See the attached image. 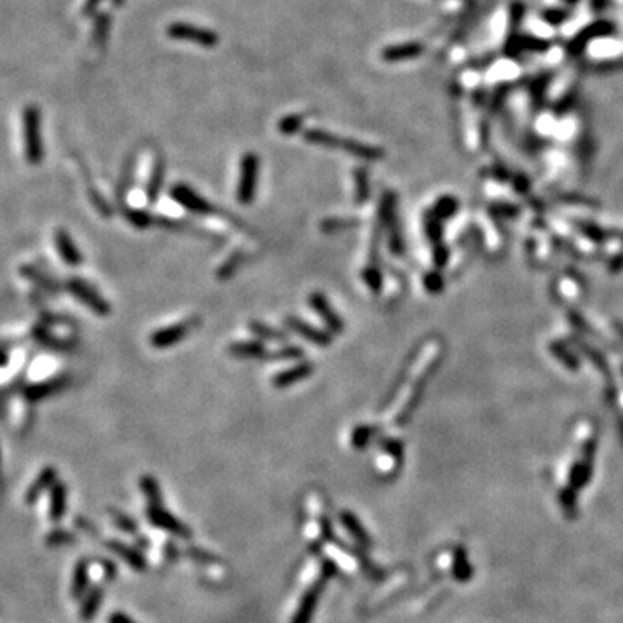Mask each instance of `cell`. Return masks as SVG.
I'll list each match as a JSON object with an SVG mask.
<instances>
[{"instance_id": "cell-16", "label": "cell", "mask_w": 623, "mask_h": 623, "mask_svg": "<svg viewBox=\"0 0 623 623\" xmlns=\"http://www.w3.org/2000/svg\"><path fill=\"white\" fill-rule=\"evenodd\" d=\"M109 549L115 551L116 554H118L121 559H125V561L130 564L134 570H137V571L146 570V559H144L142 556H140L135 549H130V547L125 546V544H120V542H111L109 544Z\"/></svg>"}, {"instance_id": "cell-9", "label": "cell", "mask_w": 623, "mask_h": 623, "mask_svg": "<svg viewBox=\"0 0 623 623\" xmlns=\"http://www.w3.org/2000/svg\"><path fill=\"white\" fill-rule=\"evenodd\" d=\"M322 585H324V580H320V583H315V585L310 587L307 593L303 594L301 597L300 606H298L295 617H293L291 623H310L313 613H315V606L319 602L320 593H322Z\"/></svg>"}, {"instance_id": "cell-13", "label": "cell", "mask_w": 623, "mask_h": 623, "mask_svg": "<svg viewBox=\"0 0 623 623\" xmlns=\"http://www.w3.org/2000/svg\"><path fill=\"white\" fill-rule=\"evenodd\" d=\"M229 354L237 359H270V352L258 342H237L229 344Z\"/></svg>"}, {"instance_id": "cell-28", "label": "cell", "mask_w": 623, "mask_h": 623, "mask_svg": "<svg viewBox=\"0 0 623 623\" xmlns=\"http://www.w3.org/2000/svg\"><path fill=\"white\" fill-rule=\"evenodd\" d=\"M303 357V350L298 347H281L277 352H272L270 360H298Z\"/></svg>"}, {"instance_id": "cell-36", "label": "cell", "mask_w": 623, "mask_h": 623, "mask_svg": "<svg viewBox=\"0 0 623 623\" xmlns=\"http://www.w3.org/2000/svg\"><path fill=\"white\" fill-rule=\"evenodd\" d=\"M109 623H134V622L123 613H113L111 617H109Z\"/></svg>"}, {"instance_id": "cell-25", "label": "cell", "mask_w": 623, "mask_h": 623, "mask_svg": "<svg viewBox=\"0 0 623 623\" xmlns=\"http://www.w3.org/2000/svg\"><path fill=\"white\" fill-rule=\"evenodd\" d=\"M372 433H374V431H372L371 426H357L354 433H352V445H354V449L357 450L366 449V447L369 445Z\"/></svg>"}, {"instance_id": "cell-7", "label": "cell", "mask_w": 623, "mask_h": 623, "mask_svg": "<svg viewBox=\"0 0 623 623\" xmlns=\"http://www.w3.org/2000/svg\"><path fill=\"white\" fill-rule=\"evenodd\" d=\"M284 324L288 326V329H291L293 332H296L298 336L305 338L307 342H310L313 344H319V347H327L332 342V336L329 332L322 331V329H317L310 326V324L303 322L301 319L298 317H286Z\"/></svg>"}, {"instance_id": "cell-38", "label": "cell", "mask_w": 623, "mask_h": 623, "mask_svg": "<svg viewBox=\"0 0 623 623\" xmlns=\"http://www.w3.org/2000/svg\"><path fill=\"white\" fill-rule=\"evenodd\" d=\"M444 249H445V248H444ZM444 249L438 248L437 252H434V262H437V265H445V262H447V252H444Z\"/></svg>"}, {"instance_id": "cell-29", "label": "cell", "mask_w": 623, "mask_h": 623, "mask_svg": "<svg viewBox=\"0 0 623 623\" xmlns=\"http://www.w3.org/2000/svg\"><path fill=\"white\" fill-rule=\"evenodd\" d=\"M454 210H456V199L449 198V196H447V198H442L440 201L434 205V213H437L438 218L449 217V215L454 213Z\"/></svg>"}, {"instance_id": "cell-30", "label": "cell", "mask_w": 623, "mask_h": 623, "mask_svg": "<svg viewBox=\"0 0 623 623\" xmlns=\"http://www.w3.org/2000/svg\"><path fill=\"white\" fill-rule=\"evenodd\" d=\"M111 516H113V520H115L116 527H118L120 530L127 532V534H134V532L137 530V527H135L134 520L128 518V516L121 515V512H118V511H113V515H111Z\"/></svg>"}, {"instance_id": "cell-1", "label": "cell", "mask_w": 623, "mask_h": 623, "mask_svg": "<svg viewBox=\"0 0 623 623\" xmlns=\"http://www.w3.org/2000/svg\"><path fill=\"white\" fill-rule=\"evenodd\" d=\"M305 139H307L308 142L317 144V146L343 149V151H347L348 155L355 156V158L369 159V162H374V159L383 158L381 149L367 146V144L355 142V140H350V139H342V137L332 135V134H329V132H324V130H308L307 134H305Z\"/></svg>"}, {"instance_id": "cell-22", "label": "cell", "mask_w": 623, "mask_h": 623, "mask_svg": "<svg viewBox=\"0 0 623 623\" xmlns=\"http://www.w3.org/2000/svg\"><path fill=\"white\" fill-rule=\"evenodd\" d=\"M369 198V180H367V172L364 168H359L355 172V203H366Z\"/></svg>"}, {"instance_id": "cell-32", "label": "cell", "mask_w": 623, "mask_h": 623, "mask_svg": "<svg viewBox=\"0 0 623 623\" xmlns=\"http://www.w3.org/2000/svg\"><path fill=\"white\" fill-rule=\"evenodd\" d=\"M239 262H241V257H239V254H234V257H230L229 260H227V264L223 265L220 270H218V279H227V277L232 276L234 270L237 269Z\"/></svg>"}, {"instance_id": "cell-18", "label": "cell", "mask_w": 623, "mask_h": 623, "mask_svg": "<svg viewBox=\"0 0 623 623\" xmlns=\"http://www.w3.org/2000/svg\"><path fill=\"white\" fill-rule=\"evenodd\" d=\"M87 583H89V566L85 561H80L73 571L72 597L80 599L82 594H84L85 589H87Z\"/></svg>"}, {"instance_id": "cell-4", "label": "cell", "mask_w": 623, "mask_h": 623, "mask_svg": "<svg viewBox=\"0 0 623 623\" xmlns=\"http://www.w3.org/2000/svg\"><path fill=\"white\" fill-rule=\"evenodd\" d=\"M68 289L72 291L74 298H78L82 303L87 305L92 312L99 313V315H108L111 312V305L92 286H89L87 282H84L82 279H72L68 282Z\"/></svg>"}, {"instance_id": "cell-8", "label": "cell", "mask_w": 623, "mask_h": 623, "mask_svg": "<svg viewBox=\"0 0 623 623\" xmlns=\"http://www.w3.org/2000/svg\"><path fill=\"white\" fill-rule=\"evenodd\" d=\"M308 301H310L313 310H315L320 317H322V320H324V322H326V326L329 327V331L335 332V335H339V332H343L344 324H343L342 317H339L338 313H336V310L331 307V303H329L327 298L324 296L322 293H312L310 298H308Z\"/></svg>"}, {"instance_id": "cell-31", "label": "cell", "mask_w": 623, "mask_h": 623, "mask_svg": "<svg viewBox=\"0 0 623 623\" xmlns=\"http://www.w3.org/2000/svg\"><path fill=\"white\" fill-rule=\"evenodd\" d=\"M301 120H303L301 116H288V118H284L281 121V125H279L281 132L282 134H295L298 128H300Z\"/></svg>"}, {"instance_id": "cell-37", "label": "cell", "mask_w": 623, "mask_h": 623, "mask_svg": "<svg viewBox=\"0 0 623 623\" xmlns=\"http://www.w3.org/2000/svg\"><path fill=\"white\" fill-rule=\"evenodd\" d=\"M336 573V566L335 564H332L331 561H326L324 563V568H322V580H326V578H329V577H332V575Z\"/></svg>"}, {"instance_id": "cell-27", "label": "cell", "mask_w": 623, "mask_h": 623, "mask_svg": "<svg viewBox=\"0 0 623 623\" xmlns=\"http://www.w3.org/2000/svg\"><path fill=\"white\" fill-rule=\"evenodd\" d=\"M127 217H128V220H130L132 225L137 227V229H147V227L152 223L151 215H149L147 211H142V210H128Z\"/></svg>"}, {"instance_id": "cell-33", "label": "cell", "mask_w": 623, "mask_h": 623, "mask_svg": "<svg viewBox=\"0 0 623 623\" xmlns=\"http://www.w3.org/2000/svg\"><path fill=\"white\" fill-rule=\"evenodd\" d=\"M425 284L431 293H437L444 288V281H442V277L438 274H428L425 279Z\"/></svg>"}, {"instance_id": "cell-19", "label": "cell", "mask_w": 623, "mask_h": 623, "mask_svg": "<svg viewBox=\"0 0 623 623\" xmlns=\"http://www.w3.org/2000/svg\"><path fill=\"white\" fill-rule=\"evenodd\" d=\"M101 602H103V589H101V587H96V589L90 590L89 595H85L84 602H82V610H80L82 618H84V620H90V618L97 613Z\"/></svg>"}, {"instance_id": "cell-14", "label": "cell", "mask_w": 623, "mask_h": 623, "mask_svg": "<svg viewBox=\"0 0 623 623\" xmlns=\"http://www.w3.org/2000/svg\"><path fill=\"white\" fill-rule=\"evenodd\" d=\"M56 476H57L56 471H54L52 468L44 469V471L38 475L37 480L31 483L28 492H26V503H35V500L38 499V495H40V493L44 492L47 487H49V485L56 483Z\"/></svg>"}, {"instance_id": "cell-26", "label": "cell", "mask_w": 623, "mask_h": 623, "mask_svg": "<svg viewBox=\"0 0 623 623\" xmlns=\"http://www.w3.org/2000/svg\"><path fill=\"white\" fill-rule=\"evenodd\" d=\"M362 277H364V281H366V284L372 289V293H379V289H381V284H383V279H381V272H379L378 267L371 265V267L364 269Z\"/></svg>"}, {"instance_id": "cell-6", "label": "cell", "mask_w": 623, "mask_h": 623, "mask_svg": "<svg viewBox=\"0 0 623 623\" xmlns=\"http://www.w3.org/2000/svg\"><path fill=\"white\" fill-rule=\"evenodd\" d=\"M147 518L152 524H156V527L162 528V530L170 532V534L177 537H186V539H189L191 537L189 528H187L182 521L175 518V516H172L170 512L162 509V505H151V507L147 509Z\"/></svg>"}, {"instance_id": "cell-21", "label": "cell", "mask_w": 623, "mask_h": 623, "mask_svg": "<svg viewBox=\"0 0 623 623\" xmlns=\"http://www.w3.org/2000/svg\"><path fill=\"white\" fill-rule=\"evenodd\" d=\"M163 175H164V167L162 163V159H158L155 164V170L151 174V180L147 184V198L149 201H156L158 198L159 189H162V184H163Z\"/></svg>"}, {"instance_id": "cell-15", "label": "cell", "mask_w": 623, "mask_h": 623, "mask_svg": "<svg viewBox=\"0 0 623 623\" xmlns=\"http://www.w3.org/2000/svg\"><path fill=\"white\" fill-rule=\"evenodd\" d=\"M66 511V487L61 481H56L50 490V518L60 521Z\"/></svg>"}, {"instance_id": "cell-34", "label": "cell", "mask_w": 623, "mask_h": 623, "mask_svg": "<svg viewBox=\"0 0 623 623\" xmlns=\"http://www.w3.org/2000/svg\"><path fill=\"white\" fill-rule=\"evenodd\" d=\"M72 539H73V537L69 535V534H66V532L56 530V532H54V534H50L49 537H47V542H49L50 546H60V544L72 542Z\"/></svg>"}, {"instance_id": "cell-2", "label": "cell", "mask_w": 623, "mask_h": 623, "mask_svg": "<svg viewBox=\"0 0 623 623\" xmlns=\"http://www.w3.org/2000/svg\"><path fill=\"white\" fill-rule=\"evenodd\" d=\"M258 167L260 159L253 152L245 155L241 162V180L237 186V201L241 205H249L254 199L257 193V180H258Z\"/></svg>"}, {"instance_id": "cell-20", "label": "cell", "mask_w": 623, "mask_h": 623, "mask_svg": "<svg viewBox=\"0 0 623 623\" xmlns=\"http://www.w3.org/2000/svg\"><path fill=\"white\" fill-rule=\"evenodd\" d=\"M248 326L254 332V335L258 336V338L269 339V342H286V339H288V336H286L284 332L277 331V329L270 327L264 322H258V320H252Z\"/></svg>"}, {"instance_id": "cell-23", "label": "cell", "mask_w": 623, "mask_h": 623, "mask_svg": "<svg viewBox=\"0 0 623 623\" xmlns=\"http://www.w3.org/2000/svg\"><path fill=\"white\" fill-rule=\"evenodd\" d=\"M140 488H142V492L146 493L151 505H159V503H162V490H159L158 481H156L155 478L144 476L142 480H140Z\"/></svg>"}, {"instance_id": "cell-3", "label": "cell", "mask_w": 623, "mask_h": 623, "mask_svg": "<svg viewBox=\"0 0 623 623\" xmlns=\"http://www.w3.org/2000/svg\"><path fill=\"white\" fill-rule=\"evenodd\" d=\"M198 322H199V317H191V319L186 320V322H177V324H172V326L158 329V331L151 335L149 343H151L155 348H159V350L174 347V344L182 342V339L189 335L191 329H193Z\"/></svg>"}, {"instance_id": "cell-12", "label": "cell", "mask_w": 623, "mask_h": 623, "mask_svg": "<svg viewBox=\"0 0 623 623\" xmlns=\"http://www.w3.org/2000/svg\"><path fill=\"white\" fill-rule=\"evenodd\" d=\"M54 241H56L61 258L66 262V264L72 265V267H77V265L82 264V254L78 252L73 239L69 237V234L66 232V230L62 229L57 230L56 236H54Z\"/></svg>"}, {"instance_id": "cell-17", "label": "cell", "mask_w": 623, "mask_h": 623, "mask_svg": "<svg viewBox=\"0 0 623 623\" xmlns=\"http://www.w3.org/2000/svg\"><path fill=\"white\" fill-rule=\"evenodd\" d=\"M342 521L344 528L348 530V534L354 537L357 542L362 544V546H369V535L366 534V530H364L362 524H360V521L357 520L350 511L342 512Z\"/></svg>"}, {"instance_id": "cell-10", "label": "cell", "mask_w": 623, "mask_h": 623, "mask_svg": "<svg viewBox=\"0 0 623 623\" xmlns=\"http://www.w3.org/2000/svg\"><path fill=\"white\" fill-rule=\"evenodd\" d=\"M313 372V366L308 362H300L296 366L289 367V369L279 372V374L274 376L272 379V385L274 388H288L291 385H295L298 381H303V379L310 378V374Z\"/></svg>"}, {"instance_id": "cell-35", "label": "cell", "mask_w": 623, "mask_h": 623, "mask_svg": "<svg viewBox=\"0 0 623 623\" xmlns=\"http://www.w3.org/2000/svg\"><path fill=\"white\" fill-rule=\"evenodd\" d=\"M428 237L433 239V241H437L440 237V223L437 220L428 222Z\"/></svg>"}, {"instance_id": "cell-24", "label": "cell", "mask_w": 623, "mask_h": 623, "mask_svg": "<svg viewBox=\"0 0 623 623\" xmlns=\"http://www.w3.org/2000/svg\"><path fill=\"white\" fill-rule=\"evenodd\" d=\"M355 225H359V220H355V218H326L320 223V229L324 232H336V230L350 229V227Z\"/></svg>"}, {"instance_id": "cell-5", "label": "cell", "mask_w": 623, "mask_h": 623, "mask_svg": "<svg viewBox=\"0 0 623 623\" xmlns=\"http://www.w3.org/2000/svg\"><path fill=\"white\" fill-rule=\"evenodd\" d=\"M172 198L182 205L186 210L193 211L198 215H211L215 213V206L211 203H208L205 198H201L196 191L191 189L186 184H177V186L172 187Z\"/></svg>"}, {"instance_id": "cell-11", "label": "cell", "mask_w": 623, "mask_h": 623, "mask_svg": "<svg viewBox=\"0 0 623 623\" xmlns=\"http://www.w3.org/2000/svg\"><path fill=\"white\" fill-rule=\"evenodd\" d=\"M170 35L175 38H186V40H194L196 44H201V45H213L217 42V37H215L211 31L206 30H199V28H193V26H187V25H175L170 28Z\"/></svg>"}]
</instances>
